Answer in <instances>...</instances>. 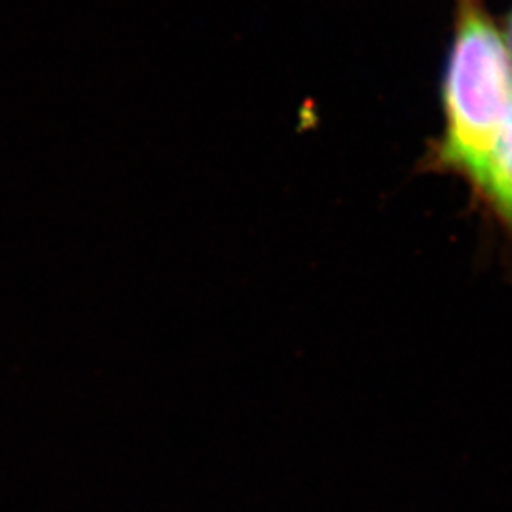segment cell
I'll list each match as a JSON object with an SVG mask.
<instances>
[{"label":"cell","mask_w":512,"mask_h":512,"mask_svg":"<svg viewBox=\"0 0 512 512\" xmlns=\"http://www.w3.org/2000/svg\"><path fill=\"white\" fill-rule=\"evenodd\" d=\"M442 110L444 129L427 164L463 179L473 192L512 129V57L480 0L459 4L442 78Z\"/></svg>","instance_id":"obj_1"},{"label":"cell","mask_w":512,"mask_h":512,"mask_svg":"<svg viewBox=\"0 0 512 512\" xmlns=\"http://www.w3.org/2000/svg\"><path fill=\"white\" fill-rule=\"evenodd\" d=\"M501 37L505 40V46H507V50H509V54L512 57V8L509 10V14L505 16V21H503Z\"/></svg>","instance_id":"obj_2"},{"label":"cell","mask_w":512,"mask_h":512,"mask_svg":"<svg viewBox=\"0 0 512 512\" xmlns=\"http://www.w3.org/2000/svg\"><path fill=\"white\" fill-rule=\"evenodd\" d=\"M459 4H461V2H475V0H458Z\"/></svg>","instance_id":"obj_3"}]
</instances>
